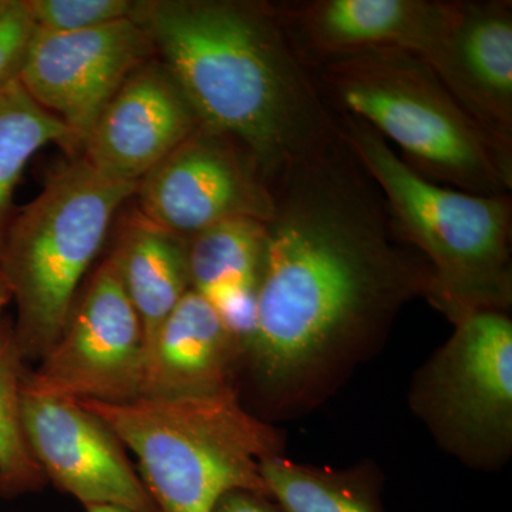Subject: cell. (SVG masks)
<instances>
[{
	"instance_id": "cell-1",
	"label": "cell",
	"mask_w": 512,
	"mask_h": 512,
	"mask_svg": "<svg viewBox=\"0 0 512 512\" xmlns=\"http://www.w3.org/2000/svg\"><path fill=\"white\" fill-rule=\"evenodd\" d=\"M271 190L244 363L269 423L329 400L383 348L399 313L426 296L430 281L343 134L278 175Z\"/></svg>"
},
{
	"instance_id": "cell-2",
	"label": "cell",
	"mask_w": 512,
	"mask_h": 512,
	"mask_svg": "<svg viewBox=\"0 0 512 512\" xmlns=\"http://www.w3.org/2000/svg\"><path fill=\"white\" fill-rule=\"evenodd\" d=\"M160 62L201 126L252 158L266 183L342 138L338 114L285 32L274 3H134Z\"/></svg>"
},
{
	"instance_id": "cell-3",
	"label": "cell",
	"mask_w": 512,
	"mask_h": 512,
	"mask_svg": "<svg viewBox=\"0 0 512 512\" xmlns=\"http://www.w3.org/2000/svg\"><path fill=\"white\" fill-rule=\"evenodd\" d=\"M338 119L397 237L429 266L424 298L451 323L471 313L510 311L511 195L470 194L427 180L365 123L343 114Z\"/></svg>"
},
{
	"instance_id": "cell-4",
	"label": "cell",
	"mask_w": 512,
	"mask_h": 512,
	"mask_svg": "<svg viewBox=\"0 0 512 512\" xmlns=\"http://www.w3.org/2000/svg\"><path fill=\"white\" fill-rule=\"evenodd\" d=\"M77 402L133 451L157 512H214L224 495L237 490L271 497L261 464L284 454L285 437L245 406L239 389L177 399Z\"/></svg>"
},
{
	"instance_id": "cell-5",
	"label": "cell",
	"mask_w": 512,
	"mask_h": 512,
	"mask_svg": "<svg viewBox=\"0 0 512 512\" xmlns=\"http://www.w3.org/2000/svg\"><path fill=\"white\" fill-rule=\"evenodd\" d=\"M312 72L335 113L372 128L427 180L470 194H510L512 158L485 136L420 56L367 50L330 59Z\"/></svg>"
},
{
	"instance_id": "cell-6",
	"label": "cell",
	"mask_w": 512,
	"mask_h": 512,
	"mask_svg": "<svg viewBox=\"0 0 512 512\" xmlns=\"http://www.w3.org/2000/svg\"><path fill=\"white\" fill-rule=\"evenodd\" d=\"M137 185L104 177L79 158L10 221L0 271L18 308L12 332L23 359L40 362L62 336L80 281Z\"/></svg>"
},
{
	"instance_id": "cell-7",
	"label": "cell",
	"mask_w": 512,
	"mask_h": 512,
	"mask_svg": "<svg viewBox=\"0 0 512 512\" xmlns=\"http://www.w3.org/2000/svg\"><path fill=\"white\" fill-rule=\"evenodd\" d=\"M453 325L414 373L410 409L448 456L498 471L512 456V320L481 311Z\"/></svg>"
},
{
	"instance_id": "cell-8",
	"label": "cell",
	"mask_w": 512,
	"mask_h": 512,
	"mask_svg": "<svg viewBox=\"0 0 512 512\" xmlns=\"http://www.w3.org/2000/svg\"><path fill=\"white\" fill-rule=\"evenodd\" d=\"M144 359L140 319L109 255L74 303L62 336L23 384L66 399L130 402L140 397Z\"/></svg>"
},
{
	"instance_id": "cell-9",
	"label": "cell",
	"mask_w": 512,
	"mask_h": 512,
	"mask_svg": "<svg viewBox=\"0 0 512 512\" xmlns=\"http://www.w3.org/2000/svg\"><path fill=\"white\" fill-rule=\"evenodd\" d=\"M136 194L144 217L184 239L222 221L274 215V194L252 158L204 126L141 178Z\"/></svg>"
},
{
	"instance_id": "cell-10",
	"label": "cell",
	"mask_w": 512,
	"mask_h": 512,
	"mask_svg": "<svg viewBox=\"0 0 512 512\" xmlns=\"http://www.w3.org/2000/svg\"><path fill=\"white\" fill-rule=\"evenodd\" d=\"M151 52L146 30L131 18L74 33L36 28L18 77L83 147L101 110Z\"/></svg>"
},
{
	"instance_id": "cell-11",
	"label": "cell",
	"mask_w": 512,
	"mask_h": 512,
	"mask_svg": "<svg viewBox=\"0 0 512 512\" xmlns=\"http://www.w3.org/2000/svg\"><path fill=\"white\" fill-rule=\"evenodd\" d=\"M20 420L33 457L57 490L84 508L157 512L116 434L77 400L22 383Z\"/></svg>"
},
{
	"instance_id": "cell-12",
	"label": "cell",
	"mask_w": 512,
	"mask_h": 512,
	"mask_svg": "<svg viewBox=\"0 0 512 512\" xmlns=\"http://www.w3.org/2000/svg\"><path fill=\"white\" fill-rule=\"evenodd\" d=\"M421 59L485 136L512 158L510 0H453L443 36Z\"/></svg>"
},
{
	"instance_id": "cell-13",
	"label": "cell",
	"mask_w": 512,
	"mask_h": 512,
	"mask_svg": "<svg viewBox=\"0 0 512 512\" xmlns=\"http://www.w3.org/2000/svg\"><path fill=\"white\" fill-rule=\"evenodd\" d=\"M200 126L167 67L147 60L101 110L84 158L104 177L138 184Z\"/></svg>"
},
{
	"instance_id": "cell-14",
	"label": "cell",
	"mask_w": 512,
	"mask_h": 512,
	"mask_svg": "<svg viewBox=\"0 0 512 512\" xmlns=\"http://www.w3.org/2000/svg\"><path fill=\"white\" fill-rule=\"evenodd\" d=\"M274 6L296 52L313 70L367 50L426 56L447 28L453 0H303Z\"/></svg>"
},
{
	"instance_id": "cell-15",
	"label": "cell",
	"mask_w": 512,
	"mask_h": 512,
	"mask_svg": "<svg viewBox=\"0 0 512 512\" xmlns=\"http://www.w3.org/2000/svg\"><path fill=\"white\" fill-rule=\"evenodd\" d=\"M245 349L217 309L188 291L148 343L140 397L177 399L239 389Z\"/></svg>"
},
{
	"instance_id": "cell-16",
	"label": "cell",
	"mask_w": 512,
	"mask_h": 512,
	"mask_svg": "<svg viewBox=\"0 0 512 512\" xmlns=\"http://www.w3.org/2000/svg\"><path fill=\"white\" fill-rule=\"evenodd\" d=\"M268 229L266 222L235 218L187 239L190 289L217 309L247 348L255 319Z\"/></svg>"
},
{
	"instance_id": "cell-17",
	"label": "cell",
	"mask_w": 512,
	"mask_h": 512,
	"mask_svg": "<svg viewBox=\"0 0 512 512\" xmlns=\"http://www.w3.org/2000/svg\"><path fill=\"white\" fill-rule=\"evenodd\" d=\"M110 256L140 319L147 348L164 320L190 291L187 239L136 212L123 225Z\"/></svg>"
},
{
	"instance_id": "cell-18",
	"label": "cell",
	"mask_w": 512,
	"mask_h": 512,
	"mask_svg": "<svg viewBox=\"0 0 512 512\" xmlns=\"http://www.w3.org/2000/svg\"><path fill=\"white\" fill-rule=\"evenodd\" d=\"M261 476L282 512H386L383 473L373 461L333 468L279 454L261 464Z\"/></svg>"
},
{
	"instance_id": "cell-19",
	"label": "cell",
	"mask_w": 512,
	"mask_h": 512,
	"mask_svg": "<svg viewBox=\"0 0 512 512\" xmlns=\"http://www.w3.org/2000/svg\"><path fill=\"white\" fill-rule=\"evenodd\" d=\"M49 144L82 147L72 130L26 92L19 77L0 86V249L12 221L13 192L26 165Z\"/></svg>"
},
{
	"instance_id": "cell-20",
	"label": "cell",
	"mask_w": 512,
	"mask_h": 512,
	"mask_svg": "<svg viewBox=\"0 0 512 512\" xmlns=\"http://www.w3.org/2000/svg\"><path fill=\"white\" fill-rule=\"evenodd\" d=\"M23 359L13 332H0V494L16 497L42 490L47 483L30 451L22 420L20 392L25 379Z\"/></svg>"
},
{
	"instance_id": "cell-21",
	"label": "cell",
	"mask_w": 512,
	"mask_h": 512,
	"mask_svg": "<svg viewBox=\"0 0 512 512\" xmlns=\"http://www.w3.org/2000/svg\"><path fill=\"white\" fill-rule=\"evenodd\" d=\"M36 28L53 33H74L101 28L131 18L134 3L127 0H28Z\"/></svg>"
},
{
	"instance_id": "cell-22",
	"label": "cell",
	"mask_w": 512,
	"mask_h": 512,
	"mask_svg": "<svg viewBox=\"0 0 512 512\" xmlns=\"http://www.w3.org/2000/svg\"><path fill=\"white\" fill-rule=\"evenodd\" d=\"M35 30L26 2L12 0L0 18V86L19 76Z\"/></svg>"
},
{
	"instance_id": "cell-23",
	"label": "cell",
	"mask_w": 512,
	"mask_h": 512,
	"mask_svg": "<svg viewBox=\"0 0 512 512\" xmlns=\"http://www.w3.org/2000/svg\"><path fill=\"white\" fill-rule=\"evenodd\" d=\"M214 512H282V510L268 495L237 490L224 495Z\"/></svg>"
},
{
	"instance_id": "cell-24",
	"label": "cell",
	"mask_w": 512,
	"mask_h": 512,
	"mask_svg": "<svg viewBox=\"0 0 512 512\" xmlns=\"http://www.w3.org/2000/svg\"><path fill=\"white\" fill-rule=\"evenodd\" d=\"M12 302V293H10L8 282H6L5 276L0 271V329L2 325V315L5 312L6 306Z\"/></svg>"
},
{
	"instance_id": "cell-25",
	"label": "cell",
	"mask_w": 512,
	"mask_h": 512,
	"mask_svg": "<svg viewBox=\"0 0 512 512\" xmlns=\"http://www.w3.org/2000/svg\"><path fill=\"white\" fill-rule=\"evenodd\" d=\"M86 512H127L120 510V508L106 507V505H99V507H87L84 508Z\"/></svg>"
},
{
	"instance_id": "cell-26",
	"label": "cell",
	"mask_w": 512,
	"mask_h": 512,
	"mask_svg": "<svg viewBox=\"0 0 512 512\" xmlns=\"http://www.w3.org/2000/svg\"><path fill=\"white\" fill-rule=\"evenodd\" d=\"M10 2H12V0H0V18L5 15L6 10H8L10 6Z\"/></svg>"
},
{
	"instance_id": "cell-27",
	"label": "cell",
	"mask_w": 512,
	"mask_h": 512,
	"mask_svg": "<svg viewBox=\"0 0 512 512\" xmlns=\"http://www.w3.org/2000/svg\"><path fill=\"white\" fill-rule=\"evenodd\" d=\"M3 329H5V326H3V328H2V329H0V332H2V330H3Z\"/></svg>"
}]
</instances>
